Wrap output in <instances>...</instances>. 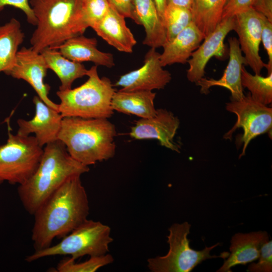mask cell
<instances>
[{"mask_svg": "<svg viewBox=\"0 0 272 272\" xmlns=\"http://www.w3.org/2000/svg\"></svg>", "mask_w": 272, "mask_h": 272, "instance_id": "38", "label": "cell"}, {"mask_svg": "<svg viewBox=\"0 0 272 272\" xmlns=\"http://www.w3.org/2000/svg\"><path fill=\"white\" fill-rule=\"evenodd\" d=\"M89 171L73 159L59 140L45 145L36 171L23 184L18 193L25 210L33 215L44 201L67 179Z\"/></svg>", "mask_w": 272, "mask_h": 272, "instance_id": "2", "label": "cell"}, {"mask_svg": "<svg viewBox=\"0 0 272 272\" xmlns=\"http://www.w3.org/2000/svg\"><path fill=\"white\" fill-rule=\"evenodd\" d=\"M226 109L234 113L237 120L234 126L224 135L226 140H231L233 132L238 128L243 129V134L237 145L242 144V152L239 158L245 155L250 142L257 136L271 132L272 127V108L254 100L249 93L238 100H231L226 104Z\"/></svg>", "mask_w": 272, "mask_h": 272, "instance_id": "9", "label": "cell"}, {"mask_svg": "<svg viewBox=\"0 0 272 272\" xmlns=\"http://www.w3.org/2000/svg\"><path fill=\"white\" fill-rule=\"evenodd\" d=\"M258 262H253L248 267L249 272H271L272 271V241L268 240L264 242L260 250V255Z\"/></svg>", "mask_w": 272, "mask_h": 272, "instance_id": "30", "label": "cell"}, {"mask_svg": "<svg viewBox=\"0 0 272 272\" xmlns=\"http://www.w3.org/2000/svg\"><path fill=\"white\" fill-rule=\"evenodd\" d=\"M255 0H227L224 6L222 20L235 16L251 8Z\"/></svg>", "mask_w": 272, "mask_h": 272, "instance_id": "32", "label": "cell"}, {"mask_svg": "<svg viewBox=\"0 0 272 272\" xmlns=\"http://www.w3.org/2000/svg\"><path fill=\"white\" fill-rule=\"evenodd\" d=\"M29 0H0V12L6 6H12L22 11L25 14L28 22L36 26L37 19L31 8Z\"/></svg>", "mask_w": 272, "mask_h": 272, "instance_id": "33", "label": "cell"}, {"mask_svg": "<svg viewBox=\"0 0 272 272\" xmlns=\"http://www.w3.org/2000/svg\"><path fill=\"white\" fill-rule=\"evenodd\" d=\"M252 8L272 22V0H255Z\"/></svg>", "mask_w": 272, "mask_h": 272, "instance_id": "35", "label": "cell"}, {"mask_svg": "<svg viewBox=\"0 0 272 272\" xmlns=\"http://www.w3.org/2000/svg\"><path fill=\"white\" fill-rule=\"evenodd\" d=\"M269 240L266 231L238 233L231 240L230 253L217 272L232 271L231 268L237 265H245L258 259L262 245Z\"/></svg>", "mask_w": 272, "mask_h": 272, "instance_id": "17", "label": "cell"}, {"mask_svg": "<svg viewBox=\"0 0 272 272\" xmlns=\"http://www.w3.org/2000/svg\"><path fill=\"white\" fill-rule=\"evenodd\" d=\"M43 153L34 136L13 134L9 128L7 142L0 145V184H23L36 171Z\"/></svg>", "mask_w": 272, "mask_h": 272, "instance_id": "8", "label": "cell"}, {"mask_svg": "<svg viewBox=\"0 0 272 272\" xmlns=\"http://www.w3.org/2000/svg\"><path fill=\"white\" fill-rule=\"evenodd\" d=\"M159 14L163 21V16L165 9L167 6L166 0H154Z\"/></svg>", "mask_w": 272, "mask_h": 272, "instance_id": "37", "label": "cell"}, {"mask_svg": "<svg viewBox=\"0 0 272 272\" xmlns=\"http://www.w3.org/2000/svg\"><path fill=\"white\" fill-rule=\"evenodd\" d=\"M24 38L21 24L15 18L0 25V73H5L14 65L19 46Z\"/></svg>", "mask_w": 272, "mask_h": 272, "instance_id": "24", "label": "cell"}, {"mask_svg": "<svg viewBox=\"0 0 272 272\" xmlns=\"http://www.w3.org/2000/svg\"><path fill=\"white\" fill-rule=\"evenodd\" d=\"M227 0H193L192 20L205 37L213 32L222 20Z\"/></svg>", "mask_w": 272, "mask_h": 272, "instance_id": "25", "label": "cell"}, {"mask_svg": "<svg viewBox=\"0 0 272 272\" xmlns=\"http://www.w3.org/2000/svg\"><path fill=\"white\" fill-rule=\"evenodd\" d=\"M163 22L168 42L192 22L191 9L168 4L163 13Z\"/></svg>", "mask_w": 272, "mask_h": 272, "instance_id": "27", "label": "cell"}, {"mask_svg": "<svg viewBox=\"0 0 272 272\" xmlns=\"http://www.w3.org/2000/svg\"><path fill=\"white\" fill-rule=\"evenodd\" d=\"M204 38V35L194 23L191 22L163 46V51L160 56L162 66L187 62Z\"/></svg>", "mask_w": 272, "mask_h": 272, "instance_id": "20", "label": "cell"}, {"mask_svg": "<svg viewBox=\"0 0 272 272\" xmlns=\"http://www.w3.org/2000/svg\"><path fill=\"white\" fill-rule=\"evenodd\" d=\"M116 130L108 118L63 117L57 139L70 156L88 166L114 157Z\"/></svg>", "mask_w": 272, "mask_h": 272, "instance_id": "3", "label": "cell"}, {"mask_svg": "<svg viewBox=\"0 0 272 272\" xmlns=\"http://www.w3.org/2000/svg\"><path fill=\"white\" fill-rule=\"evenodd\" d=\"M40 53L48 69L51 70L60 80L59 90L71 89L76 80L87 76L88 70L84 64L66 58L57 49L48 47Z\"/></svg>", "mask_w": 272, "mask_h": 272, "instance_id": "23", "label": "cell"}, {"mask_svg": "<svg viewBox=\"0 0 272 272\" xmlns=\"http://www.w3.org/2000/svg\"><path fill=\"white\" fill-rule=\"evenodd\" d=\"M95 38L83 35L73 37L55 48L66 58L78 62L91 61L96 65L111 68L115 63L112 54L98 49Z\"/></svg>", "mask_w": 272, "mask_h": 272, "instance_id": "21", "label": "cell"}, {"mask_svg": "<svg viewBox=\"0 0 272 272\" xmlns=\"http://www.w3.org/2000/svg\"><path fill=\"white\" fill-rule=\"evenodd\" d=\"M81 175L67 179L34 214L31 239L35 250L51 245L87 220L88 198Z\"/></svg>", "mask_w": 272, "mask_h": 272, "instance_id": "1", "label": "cell"}, {"mask_svg": "<svg viewBox=\"0 0 272 272\" xmlns=\"http://www.w3.org/2000/svg\"><path fill=\"white\" fill-rule=\"evenodd\" d=\"M261 22V37L264 48L266 51L268 61L266 69L267 74L272 73V22L260 14Z\"/></svg>", "mask_w": 272, "mask_h": 272, "instance_id": "31", "label": "cell"}, {"mask_svg": "<svg viewBox=\"0 0 272 272\" xmlns=\"http://www.w3.org/2000/svg\"><path fill=\"white\" fill-rule=\"evenodd\" d=\"M92 29L119 51L131 53L137 44L133 34L126 25L125 18L111 6L105 16Z\"/></svg>", "mask_w": 272, "mask_h": 272, "instance_id": "19", "label": "cell"}, {"mask_svg": "<svg viewBox=\"0 0 272 272\" xmlns=\"http://www.w3.org/2000/svg\"><path fill=\"white\" fill-rule=\"evenodd\" d=\"M112 256L109 254L90 257L82 262H76L71 257L60 260L57 265L56 270L58 272H95L99 268L113 261Z\"/></svg>", "mask_w": 272, "mask_h": 272, "instance_id": "28", "label": "cell"}, {"mask_svg": "<svg viewBox=\"0 0 272 272\" xmlns=\"http://www.w3.org/2000/svg\"><path fill=\"white\" fill-rule=\"evenodd\" d=\"M261 27L260 14L252 8L234 16L233 30L238 35L241 50L244 54L247 65L257 75L267 66L259 53Z\"/></svg>", "mask_w": 272, "mask_h": 272, "instance_id": "12", "label": "cell"}, {"mask_svg": "<svg viewBox=\"0 0 272 272\" xmlns=\"http://www.w3.org/2000/svg\"><path fill=\"white\" fill-rule=\"evenodd\" d=\"M110 7L107 0H81V13L85 27L93 28L105 16Z\"/></svg>", "mask_w": 272, "mask_h": 272, "instance_id": "29", "label": "cell"}, {"mask_svg": "<svg viewBox=\"0 0 272 272\" xmlns=\"http://www.w3.org/2000/svg\"><path fill=\"white\" fill-rule=\"evenodd\" d=\"M156 93L152 91H115L112 96L111 106L113 110L127 114H133L141 118L154 116Z\"/></svg>", "mask_w": 272, "mask_h": 272, "instance_id": "22", "label": "cell"}, {"mask_svg": "<svg viewBox=\"0 0 272 272\" xmlns=\"http://www.w3.org/2000/svg\"><path fill=\"white\" fill-rule=\"evenodd\" d=\"M167 5H173L191 9L193 0H166Z\"/></svg>", "mask_w": 272, "mask_h": 272, "instance_id": "36", "label": "cell"}, {"mask_svg": "<svg viewBox=\"0 0 272 272\" xmlns=\"http://www.w3.org/2000/svg\"><path fill=\"white\" fill-rule=\"evenodd\" d=\"M33 102L35 107L34 117L29 120L18 119L17 133L25 137L34 133L38 143L43 147L58 140L63 117L58 110L48 106L37 95L34 96Z\"/></svg>", "mask_w": 272, "mask_h": 272, "instance_id": "15", "label": "cell"}, {"mask_svg": "<svg viewBox=\"0 0 272 272\" xmlns=\"http://www.w3.org/2000/svg\"><path fill=\"white\" fill-rule=\"evenodd\" d=\"M110 5L125 18H132V0H107Z\"/></svg>", "mask_w": 272, "mask_h": 272, "instance_id": "34", "label": "cell"}, {"mask_svg": "<svg viewBox=\"0 0 272 272\" xmlns=\"http://www.w3.org/2000/svg\"><path fill=\"white\" fill-rule=\"evenodd\" d=\"M234 16L222 19L215 29L205 37L187 61L189 66L187 78L189 81L196 83L205 77V68L212 57H223L225 50L224 39L234 30Z\"/></svg>", "mask_w": 272, "mask_h": 272, "instance_id": "13", "label": "cell"}, {"mask_svg": "<svg viewBox=\"0 0 272 272\" xmlns=\"http://www.w3.org/2000/svg\"><path fill=\"white\" fill-rule=\"evenodd\" d=\"M132 19L145 29L144 44L157 48L167 42L166 29L154 0H132Z\"/></svg>", "mask_w": 272, "mask_h": 272, "instance_id": "18", "label": "cell"}, {"mask_svg": "<svg viewBox=\"0 0 272 272\" xmlns=\"http://www.w3.org/2000/svg\"><path fill=\"white\" fill-rule=\"evenodd\" d=\"M241 84L249 91L255 101L267 105L272 102V73L266 77L249 73L243 66L241 71Z\"/></svg>", "mask_w": 272, "mask_h": 272, "instance_id": "26", "label": "cell"}, {"mask_svg": "<svg viewBox=\"0 0 272 272\" xmlns=\"http://www.w3.org/2000/svg\"><path fill=\"white\" fill-rule=\"evenodd\" d=\"M179 124V119L172 112L165 109H157L153 117L140 118L136 121L131 128L129 135L139 140L156 139L161 146L180 153V147L174 141Z\"/></svg>", "mask_w": 272, "mask_h": 272, "instance_id": "14", "label": "cell"}, {"mask_svg": "<svg viewBox=\"0 0 272 272\" xmlns=\"http://www.w3.org/2000/svg\"><path fill=\"white\" fill-rule=\"evenodd\" d=\"M37 19L30 39L31 47L41 52L55 48L66 40L82 35L87 29L81 13V0H30Z\"/></svg>", "mask_w": 272, "mask_h": 272, "instance_id": "4", "label": "cell"}, {"mask_svg": "<svg viewBox=\"0 0 272 272\" xmlns=\"http://www.w3.org/2000/svg\"><path fill=\"white\" fill-rule=\"evenodd\" d=\"M191 225L187 222L175 223L169 228L167 236L169 245L168 252L164 256H157L148 259V267L153 272H190L203 261L214 258H226L228 252L220 255H212L211 251L220 243L210 247L206 246L201 250L192 249L187 238Z\"/></svg>", "mask_w": 272, "mask_h": 272, "instance_id": "7", "label": "cell"}, {"mask_svg": "<svg viewBox=\"0 0 272 272\" xmlns=\"http://www.w3.org/2000/svg\"><path fill=\"white\" fill-rule=\"evenodd\" d=\"M42 54L31 47H22L18 50L16 61L11 69L5 72L7 75L27 82L37 96L48 106L58 111V104L48 97L50 86L44 82L48 70Z\"/></svg>", "mask_w": 272, "mask_h": 272, "instance_id": "10", "label": "cell"}, {"mask_svg": "<svg viewBox=\"0 0 272 272\" xmlns=\"http://www.w3.org/2000/svg\"><path fill=\"white\" fill-rule=\"evenodd\" d=\"M229 59L222 77L219 80L203 78L196 84L200 87V92L207 94L213 86H220L229 90L231 100H238L243 97V87L241 84V71L247 62L242 54L239 43L236 37L228 39Z\"/></svg>", "mask_w": 272, "mask_h": 272, "instance_id": "16", "label": "cell"}, {"mask_svg": "<svg viewBox=\"0 0 272 272\" xmlns=\"http://www.w3.org/2000/svg\"><path fill=\"white\" fill-rule=\"evenodd\" d=\"M110 228L99 221L87 220L54 245L35 251L26 256L28 262L46 257L69 255L75 260L89 255L98 256L107 254L113 241Z\"/></svg>", "mask_w": 272, "mask_h": 272, "instance_id": "6", "label": "cell"}, {"mask_svg": "<svg viewBox=\"0 0 272 272\" xmlns=\"http://www.w3.org/2000/svg\"><path fill=\"white\" fill-rule=\"evenodd\" d=\"M156 48H151L146 53L144 64L139 69L122 75L115 84L123 91H152L164 89L170 83V73L164 70Z\"/></svg>", "mask_w": 272, "mask_h": 272, "instance_id": "11", "label": "cell"}, {"mask_svg": "<svg viewBox=\"0 0 272 272\" xmlns=\"http://www.w3.org/2000/svg\"><path fill=\"white\" fill-rule=\"evenodd\" d=\"M87 76L88 80L82 85L56 92L62 117L109 118L113 115L111 100L115 90L110 80L100 78L96 65L88 70Z\"/></svg>", "mask_w": 272, "mask_h": 272, "instance_id": "5", "label": "cell"}]
</instances>
